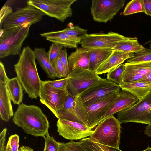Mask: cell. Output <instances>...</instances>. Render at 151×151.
I'll list each match as a JSON object with an SVG mask.
<instances>
[{
    "mask_svg": "<svg viewBox=\"0 0 151 151\" xmlns=\"http://www.w3.org/2000/svg\"><path fill=\"white\" fill-rule=\"evenodd\" d=\"M34 50L30 47H24L14 70L19 81L28 96L32 99L40 97L42 81L37 70Z\"/></svg>",
    "mask_w": 151,
    "mask_h": 151,
    "instance_id": "6da1fadb",
    "label": "cell"
},
{
    "mask_svg": "<svg viewBox=\"0 0 151 151\" xmlns=\"http://www.w3.org/2000/svg\"><path fill=\"white\" fill-rule=\"evenodd\" d=\"M27 134L43 137L48 132L49 123L41 109L35 105H18L12 119Z\"/></svg>",
    "mask_w": 151,
    "mask_h": 151,
    "instance_id": "7a4b0ae2",
    "label": "cell"
},
{
    "mask_svg": "<svg viewBox=\"0 0 151 151\" xmlns=\"http://www.w3.org/2000/svg\"><path fill=\"white\" fill-rule=\"evenodd\" d=\"M31 25L27 23L19 26L5 29L0 36V58L19 55L24 42L29 34Z\"/></svg>",
    "mask_w": 151,
    "mask_h": 151,
    "instance_id": "3957f363",
    "label": "cell"
},
{
    "mask_svg": "<svg viewBox=\"0 0 151 151\" xmlns=\"http://www.w3.org/2000/svg\"><path fill=\"white\" fill-rule=\"evenodd\" d=\"M120 124L114 115L111 116L103 120L97 126L89 138L96 143L119 148Z\"/></svg>",
    "mask_w": 151,
    "mask_h": 151,
    "instance_id": "277c9868",
    "label": "cell"
},
{
    "mask_svg": "<svg viewBox=\"0 0 151 151\" xmlns=\"http://www.w3.org/2000/svg\"><path fill=\"white\" fill-rule=\"evenodd\" d=\"M77 0H29L27 3L45 15L64 22L73 15L71 5Z\"/></svg>",
    "mask_w": 151,
    "mask_h": 151,
    "instance_id": "5b68a950",
    "label": "cell"
},
{
    "mask_svg": "<svg viewBox=\"0 0 151 151\" xmlns=\"http://www.w3.org/2000/svg\"><path fill=\"white\" fill-rule=\"evenodd\" d=\"M120 124L134 122L151 124V92L133 106L117 113Z\"/></svg>",
    "mask_w": 151,
    "mask_h": 151,
    "instance_id": "8992f818",
    "label": "cell"
},
{
    "mask_svg": "<svg viewBox=\"0 0 151 151\" xmlns=\"http://www.w3.org/2000/svg\"><path fill=\"white\" fill-rule=\"evenodd\" d=\"M67 77V89L68 94L73 96L81 94L101 79L95 72L90 70H74Z\"/></svg>",
    "mask_w": 151,
    "mask_h": 151,
    "instance_id": "52a82bcc",
    "label": "cell"
},
{
    "mask_svg": "<svg viewBox=\"0 0 151 151\" xmlns=\"http://www.w3.org/2000/svg\"><path fill=\"white\" fill-rule=\"evenodd\" d=\"M45 15L38 9L27 5L18 8L7 17L4 21L2 27L4 29H7L25 23L32 25L41 21Z\"/></svg>",
    "mask_w": 151,
    "mask_h": 151,
    "instance_id": "ba28073f",
    "label": "cell"
},
{
    "mask_svg": "<svg viewBox=\"0 0 151 151\" xmlns=\"http://www.w3.org/2000/svg\"><path fill=\"white\" fill-rule=\"evenodd\" d=\"M81 94L73 96L68 94L63 109L56 112L55 116L58 119H66L86 125L85 106L82 101Z\"/></svg>",
    "mask_w": 151,
    "mask_h": 151,
    "instance_id": "9c48e42d",
    "label": "cell"
},
{
    "mask_svg": "<svg viewBox=\"0 0 151 151\" xmlns=\"http://www.w3.org/2000/svg\"><path fill=\"white\" fill-rule=\"evenodd\" d=\"M125 0H93L90 8L93 20L106 23L123 7Z\"/></svg>",
    "mask_w": 151,
    "mask_h": 151,
    "instance_id": "30bf717a",
    "label": "cell"
},
{
    "mask_svg": "<svg viewBox=\"0 0 151 151\" xmlns=\"http://www.w3.org/2000/svg\"><path fill=\"white\" fill-rule=\"evenodd\" d=\"M119 85L107 79L102 78L81 94L85 106L93 103L121 91Z\"/></svg>",
    "mask_w": 151,
    "mask_h": 151,
    "instance_id": "8fae6325",
    "label": "cell"
},
{
    "mask_svg": "<svg viewBox=\"0 0 151 151\" xmlns=\"http://www.w3.org/2000/svg\"><path fill=\"white\" fill-rule=\"evenodd\" d=\"M128 37L117 33L87 34L81 39V47L87 50L97 48L113 49L119 41Z\"/></svg>",
    "mask_w": 151,
    "mask_h": 151,
    "instance_id": "7c38bea8",
    "label": "cell"
},
{
    "mask_svg": "<svg viewBox=\"0 0 151 151\" xmlns=\"http://www.w3.org/2000/svg\"><path fill=\"white\" fill-rule=\"evenodd\" d=\"M119 92L114 93L87 106L86 110V125L91 129L97 126L105 116Z\"/></svg>",
    "mask_w": 151,
    "mask_h": 151,
    "instance_id": "4fadbf2b",
    "label": "cell"
},
{
    "mask_svg": "<svg viewBox=\"0 0 151 151\" xmlns=\"http://www.w3.org/2000/svg\"><path fill=\"white\" fill-rule=\"evenodd\" d=\"M68 94L67 89H56L42 81L40 100L56 116V112L63 109Z\"/></svg>",
    "mask_w": 151,
    "mask_h": 151,
    "instance_id": "5bb4252c",
    "label": "cell"
},
{
    "mask_svg": "<svg viewBox=\"0 0 151 151\" xmlns=\"http://www.w3.org/2000/svg\"><path fill=\"white\" fill-rule=\"evenodd\" d=\"M56 125L59 135L71 141L90 137L94 132L86 125L66 119H58Z\"/></svg>",
    "mask_w": 151,
    "mask_h": 151,
    "instance_id": "9a60e30c",
    "label": "cell"
},
{
    "mask_svg": "<svg viewBox=\"0 0 151 151\" xmlns=\"http://www.w3.org/2000/svg\"><path fill=\"white\" fill-rule=\"evenodd\" d=\"M124 65L122 83L139 81L151 71V62L136 63H126Z\"/></svg>",
    "mask_w": 151,
    "mask_h": 151,
    "instance_id": "2e32d148",
    "label": "cell"
},
{
    "mask_svg": "<svg viewBox=\"0 0 151 151\" xmlns=\"http://www.w3.org/2000/svg\"><path fill=\"white\" fill-rule=\"evenodd\" d=\"M139 101L137 98L129 92L122 90L119 93L106 113L104 119L116 113L130 108Z\"/></svg>",
    "mask_w": 151,
    "mask_h": 151,
    "instance_id": "e0dca14e",
    "label": "cell"
},
{
    "mask_svg": "<svg viewBox=\"0 0 151 151\" xmlns=\"http://www.w3.org/2000/svg\"><path fill=\"white\" fill-rule=\"evenodd\" d=\"M40 35L52 43L57 44L65 48H77V45L80 43L81 40L71 36L62 30L42 33Z\"/></svg>",
    "mask_w": 151,
    "mask_h": 151,
    "instance_id": "ac0fdd59",
    "label": "cell"
},
{
    "mask_svg": "<svg viewBox=\"0 0 151 151\" xmlns=\"http://www.w3.org/2000/svg\"><path fill=\"white\" fill-rule=\"evenodd\" d=\"M133 53L126 52L114 50L110 56L95 70L98 75L108 73L123 63L126 60L132 58Z\"/></svg>",
    "mask_w": 151,
    "mask_h": 151,
    "instance_id": "d6986e66",
    "label": "cell"
},
{
    "mask_svg": "<svg viewBox=\"0 0 151 151\" xmlns=\"http://www.w3.org/2000/svg\"><path fill=\"white\" fill-rule=\"evenodd\" d=\"M70 73L76 70H89V59L88 50L77 48L68 57Z\"/></svg>",
    "mask_w": 151,
    "mask_h": 151,
    "instance_id": "ffe728a7",
    "label": "cell"
},
{
    "mask_svg": "<svg viewBox=\"0 0 151 151\" xmlns=\"http://www.w3.org/2000/svg\"><path fill=\"white\" fill-rule=\"evenodd\" d=\"M11 101L6 84L0 83V117L5 122L14 115Z\"/></svg>",
    "mask_w": 151,
    "mask_h": 151,
    "instance_id": "44dd1931",
    "label": "cell"
},
{
    "mask_svg": "<svg viewBox=\"0 0 151 151\" xmlns=\"http://www.w3.org/2000/svg\"><path fill=\"white\" fill-rule=\"evenodd\" d=\"M122 90L126 91L140 100L151 92V85L139 81L123 83L119 85Z\"/></svg>",
    "mask_w": 151,
    "mask_h": 151,
    "instance_id": "7402d4cb",
    "label": "cell"
},
{
    "mask_svg": "<svg viewBox=\"0 0 151 151\" xmlns=\"http://www.w3.org/2000/svg\"><path fill=\"white\" fill-rule=\"evenodd\" d=\"M35 59L47 77L51 79L61 78L54 67L50 63L47 52L44 48H35L34 50Z\"/></svg>",
    "mask_w": 151,
    "mask_h": 151,
    "instance_id": "603a6c76",
    "label": "cell"
},
{
    "mask_svg": "<svg viewBox=\"0 0 151 151\" xmlns=\"http://www.w3.org/2000/svg\"><path fill=\"white\" fill-rule=\"evenodd\" d=\"M114 50L97 48L88 50L89 59V70L95 72L99 67L111 55Z\"/></svg>",
    "mask_w": 151,
    "mask_h": 151,
    "instance_id": "cb8c5ba5",
    "label": "cell"
},
{
    "mask_svg": "<svg viewBox=\"0 0 151 151\" xmlns=\"http://www.w3.org/2000/svg\"><path fill=\"white\" fill-rule=\"evenodd\" d=\"M148 49L139 44L138 38L136 37H128L119 41L113 49L118 51L135 53L146 51Z\"/></svg>",
    "mask_w": 151,
    "mask_h": 151,
    "instance_id": "d4e9b609",
    "label": "cell"
},
{
    "mask_svg": "<svg viewBox=\"0 0 151 151\" xmlns=\"http://www.w3.org/2000/svg\"><path fill=\"white\" fill-rule=\"evenodd\" d=\"M6 84L13 103L18 105L22 103L24 89L17 77L9 79Z\"/></svg>",
    "mask_w": 151,
    "mask_h": 151,
    "instance_id": "484cf974",
    "label": "cell"
},
{
    "mask_svg": "<svg viewBox=\"0 0 151 151\" xmlns=\"http://www.w3.org/2000/svg\"><path fill=\"white\" fill-rule=\"evenodd\" d=\"M88 151H122L119 148H113L94 142L89 137L83 139L78 141Z\"/></svg>",
    "mask_w": 151,
    "mask_h": 151,
    "instance_id": "4316f807",
    "label": "cell"
},
{
    "mask_svg": "<svg viewBox=\"0 0 151 151\" xmlns=\"http://www.w3.org/2000/svg\"><path fill=\"white\" fill-rule=\"evenodd\" d=\"M140 12H145L143 0H132L127 4L123 14L127 16Z\"/></svg>",
    "mask_w": 151,
    "mask_h": 151,
    "instance_id": "83f0119b",
    "label": "cell"
},
{
    "mask_svg": "<svg viewBox=\"0 0 151 151\" xmlns=\"http://www.w3.org/2000/svg\"><path fill=\"white\" fill-rule=\"evenodd\" d=\"M124 69V64H121L107 73V79L119 85H121L122 83Z\"/></svg>",
    "mask_w": 151,
    "mask_h": 151,
    "instance_id": "f1b7e54d",
    "label": "cell"
},
{
    "mask_svg": "<svg viewBox=\"0 0 151 151\" xmlns=\"http://www.w3.org/2000/svg\"><path fill=\"white\" fill-rule=\"evenodd\" d=\"M151 62V51L150 49L135 53L133 57L128 59L127 63H136Z\"/></svg>",
    "mask_w": 151,
    "mask_h": 151,
    "instance_id": "f546056e",
    "label": "cell"
},
{
    "mask_svg": "<svg viewBox=\"0 0 151 151\" xmlns=\"http://www.w3.org/2000/svg\"><path fill=\"white\" fill-rule=\"evenodd\" d=\"M63 48V47L60 45L52 43L50 47L48 52H47L49 59L54 67Z\"/></svg>",
    "mask_w": 151,
    "mask_h": 151,
    "instance_id": "4dcf8cb0",
    "label": "cell"
},
{
    "mask_svg": "<svg viewBox=\"0 0 151 151\" xmlns=\"http://www.w3.org/2000/svg\"><path fill=\"white\" fill-rule=\"evenodd\" d=\"M59 151H88L78 142L73 141L65 143L60 142Z\"/></svg>",
    "mask_w": 151,
    "mask_h": 151,
    "instance_id": "1f68e13d",
    "label": "cell"
},
{
    "mask_svg": "<svg viewBox=\"0 0 151 151\" xmlns=\"http://www.w3.org/2000/svg\"><path fill=\"white\" fill-rule=\"evenodd\" d=\"M68 35L81 39L85 35L87 34V30L83 29L78 25L69 27L62 30Z\"/></svg>",
    "mask_w": 151,
    "mask_h": 151,
    "instance_id": "d6a6232c",
    "label": "cell"
},
{
    "mask_svg": "<svg viewBox=\"0 0 151 151\" xmlns=\"http://www.w3.org/2000/svg\"><path fill=\"white\" fill-rule=\"evenodd\" d=\"M45 144L43 151H59L60 142H57L48 132L43 137Z\"/></svg>",
    "mask_w": 151,
    "mask_h": 151,
    "instance_id": "836d02e7",
    "label": "cell"
},
{
    "mask_svg": "<svg viewBox=\"0 0 151 151\" xmlns=\"http://www.w3.org/2000/svg\"><path fill=\"white\" fill-rule=\"evenodd\" d=\"M68 78H65L55 80L45 81L49 85L56 89L65 90L67 89L68 85Z\"/></svg>",
    "mask_w": 151,
    "mask_h": 151,
    "instance_id": "e575fe53",
    "label": "cell"
},
{
    "mask_svg": "<svg viewBox=\"0 0 151 151\" xmlns=\"http://www.w3.org/2000/svg\"><path fill=\"white\" fill-rule=\"evenodd\" d=\"M59 58L63 67L66 77L70 73L68 61L67 57V52L66 49H63L61 51Z\"/></svg>",
    "mask_w": 151,
    "mask_h": 151,
    "instance_id": "d590c367",
    "label": "cell"
},
{
    "mask_svg": "<svg viewBox=\"0 0 151 151\" xmlns=\"http://www.w3.org/2000/svg\"><path fill=\"white\" fill-rule=\"evenodd\" d=\"M11 151H19V137L17 134L11 135L9 138L7 143Z\"/></svg>",
    "mask_w": 151,
    "mask_h": 151,
    "instance_id": "8d00e7d4",
    "label": "cell"
},
{
    "mask_svg": "<svg viewBox=\"0 0 151 151\" xmlns=\"http://www.w3.org/2000/svg\"><path fill=\"white\" fill-rule=\"evenodd\" d=\"M12 13V8L8 5H4L1 8L0 11V26L2 28L3 23L5 19Z\"/></svg>",
    "mask_w": 151,
    "mask_h": 151,
    "instance_id": "74e56055",
    "label": "cell"
},
{
    "mask_svg": "<svg viewBox=\"0 0 151 151\" xmlns=\"http://www.w3.org/2000/svg\"><path fill=\"white\" fill-rule=\"evenodd\" d=\"M54 68L61 78L66 77L63 67L59 58L55 63Z\"/></svg>",
    "mask_w": 151,
    "mask_h": 151,
    "instance_id": "f35d334b",
    "label": "cell"
},
{
    "mask_svg": "<svg viewBox=\"0 0 151 151\" xmlns=\"http://www.w3.org/2000/svg\"><path fill=\"white\" fill-rule=\"evenodd\" d=\"M9 79L6 74L3 63L0 62V83H7Z\"/></svg>",
    "mask_w": 151,
    "mask_h": 151,
    "instance_id": "ab89813d",
    "label": "cell"
},
{
    "mask_svg": "<svg viewBox=\"0 0 151 151\" xmlns=\"http://www.w3.org/2000/svg\"><path fill=\"white\" fill-rule=\"evenodd\" d=\"M7 129L4 128L0 134V151H5L6 146H5L6 137Z\"/></svg>",
    "mask_w": 151,
    "mask_h": 151,
    "instance_id": "60d3db41",
    "label": "cell"
},
{
    "mask_svg": "<svg viewBox=\"0 0 151 151\" xmlns=\"http://www.w3.org/2000/svg\"><path fill=\"white\" fill-rule=\"evenodd\" d=\"M145 14L151 17V0H143Z\"/></svg>",
    "mask_w": 151,
    "mask_h": 151,
    "instance_id": "b9f144b4",
    "label": "cell"
},
{
    "mask_svg": "<svg viewBox=\"0 0 151 151\" xmlns=\"http://www.w3.org/2000/svg\"><path fill=\"white\" fill-rule=\"evenodd\" d=\"M138 81L151 85V71L147 73L143 78Z\"/></svg>",
    "mask_w": 151,
    "mask_h": 151,
    "instance_id": "7bdbcfd3",
    "label": "cell"
},
{
    "mask_svg": "<svg viewBox=\"0 0 151 151\" xmlns=\"http://www.w3.org/2000/svg\"><path fill=\"white\" fill-rule=\"evenodd\" d=\"M145 134L149 137H151V124L145 127Z\"/></svg>",
    "mask_w": 151,
    "mask_h": 151,
    "instance_id": "ee69618b",
    "label": "cell"
},
{
    "mask_svg": "<svg viewBox=\"0 0 151 151\" xmlns=\"http://www.w3.org/2000/svg\"><path fill=\"white\" fill-rule=\"evenodd\" d=\"M19 151H34V150L29 146H22L19 149Z\"/></svg>",
    "mask_w": 151,
    "mask_h": 151,
    "instance_id": "f6af8a7d",
    "label": "cell"
},
{
    "mask_svg": "<svg viewBox=\"0 0 151 151\" xmlns=\"http://www.w3.org/2000/svg\"><path fill=\"white\" fill-rule=\"evenodd\" d=\"M5 151H11L9 146L7 144L6 145Z\"/></svg>",
    "mask_w": 151,
    "mask_h": 151,
    "instance_id": "bcb514c9",
    "label": "cell"
},
{
    "mask_svg": "<svg viewBox=\"0 0 151 151\" xmlns=\"http://www.w3.org/2000/svg\"><path fill=\"white\" fill-rule=\"evenodd\" d=\"M5 31V29H3L1 28L0 29V36H1L3 33H4Z\"/></svg>",
    "mask_w": 151,
    "mask_h": 151,
    "instance_id": "7dc6e473",
    "label": "cell"
},
{
    "mask_svg": "<svg viewBox=\"0 0 151 151\" xmlns=\"http://www.w3.org/2000/svg\"><path fill=\"white\" fill-rule=\"evenodd\" d=\"M142 151H151V148L148 147L147 149Z\"/></svg>",
    "mask_w": 151,
    "mask_h": 151,
    "instance_id": "c3c4849f",
    "label": "cell"
},
{
    "mask_svg": "<svg viewBox=\"0 0 151 151\" xmlns=\"http://www.w3.org/2000/svg\"><path fill=\"white\" fill-rule=\"evenodd\" d=\"M151 43V39H150L149 41H148L145 42V43L144 44V45L146 44H148L149 43Z\"/></svg>",
    "mask_w": 151,
    "mask_h": 151,
    "instance_id": "681fc988",
    "label": "cell"
},
{
    "mask_svg": "<svg viewBox=\"0 0 151 151\" xmlns=\"http://www.w3.org/2000/svg\"><path fill=\"white\" fill-rule=\"evenodd\" d=\"M149 47H150V50L151 51V43H150V45L149 46Z\"/></svg>",
    "mask_w": 151,
    "mask_h": 151,
    "instance_id": "f907efd6",
    "label": "cell"
}]
</instances>
